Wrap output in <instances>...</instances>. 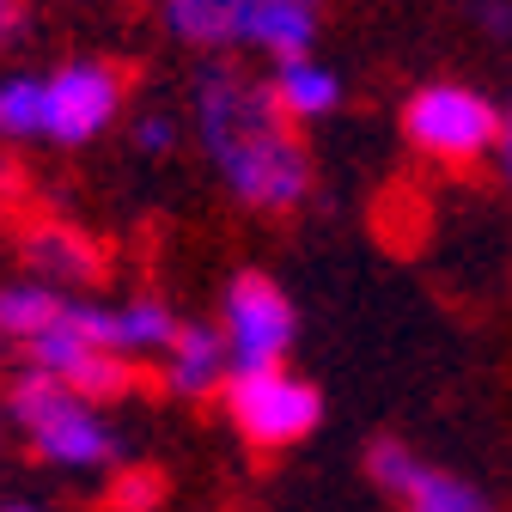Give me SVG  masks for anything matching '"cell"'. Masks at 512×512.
Wrapping results in <instances>:
<instances>
[{
    "label": "cell",
    "instance_id": "603a6c76",
    "mask_svg": "<svg viewBox=\"0 0 512 512\" xmlns=\"http://www.w3.org/2000/svg\"><path fill=\"white\" fill-rule=\"evenodd\" d=\"M0 366H7V336H0Z\"/></svg>",
    "mask_w": 512,
    "mask_h": 512
},
{
    "label": "cell",
    "instance_id": "2e32d148",
    "mask_svg": "<svg viewBox=\"0 0 512 512\" xmlns=\"http://www.w3.org/2000/svg\"><path fill=\"white\" fill-rule=\"evenodd\" d=\"M0 135H7V141L43 135V80L37 74L0 80Z\"/></svg>",
    "mask_w": 512,
    "mask_h": 512
},
{
    "label": "cell",
    "instance_id": "3957f363",
    "mask_svg": "<svg viewBox=\"0 0 512 512\" xmlns=\"http://www.w3.org/2000/svg\"><path fill=\"white\" fill-rule=\"evenodd\" d=\"M220 391H226V415H232L238 439L256 445V452L299 445V439L317 433V421H324L317 384H305L287 366H232Z\"/></svg>",
    "mask_w": 512,
    "mask_h": 512
},
{
    "label": "cell",
    "instance_id": "d4e9b609",
    "mask_svg": "<svg viewBox=\"0 0 512 512\" xmlns=\"http://www.w3.org/2000/svg\"><path fill=\"white\" fill-rule=\"evenodd\" d=\"M0 7H7V0H0Z\"/></svg>",
    "mask_w": 512,
    "mask_h": 512
},
{
    "label": "cell",
    "instance_id": "5b68a950",
    "mask_svg": "<svg viewBox=\"0 0 512 512\" xmlns=\"http://www.w3.org/2000/svg\"><path fill=\"white\" fill-rule=\"evenodd\" d=\"M122 110V74L110 61H68L43 74V135L61 147H86Z\"/></svg>",
    "mask_w": 512,
    "mask_h": 512
},
{
    "label": "cell",
    "instance_id": "d6986e66",
    "mask_svg": "<svg viewBox=\"0 0 512 512\" xmlns=\"http://www.w3.org/2000/svg\"><path fill=\"white\" fill-rule=\"evenodd\" d=\"M135 147H141V153H171V147H177V122H171L165 110L141 116V122H135Z\"/></svg>",
    "mask_w": 512,
    "mask_h": 512
},
{
    "label": "cell",
    "instance_id": "7a4b0ae2",
    "mask_svg": "<svg viewBox=\"0 0 512 512\" xmlns=\"http://www.w3.org/2000/svg\"><path fill=\"white\" fill-rule=\"evenodd\" d=\"M7 409L31 433V452L49 464H110L116 458V433L98 421L92 403H80L68 384H55L49 372H19L7 384Z\"/></svg>",
    "mask_w": 512,
    "mask_h": 512
},
{
    "label": "cell",
    "instance_id": "6da1fadb",
    "mask_svg": "<svg viewBox=\"0 0 512 512\" xmlns=\"http://www.w3.org/2000/svg\"><path fill=\"white\" fill-rule=\"evenodd\" d=\"M196 135L226 177V189L256 214H293L311 189V159L281 116L269 80H250L232 61L196 74Z\"/></svg>",
    "mask_w": 512,
    "mask_h": 512
},
{
    "label": "cell",
    "instance_id": "8fae6325",
    "mask_svg": "<svg viewBox=\"0 0 512 512\" xmlns=\"http://www.w3.org/2000/svg\"><path fill=\"white\" fill-rule=\"evenodd\" d=\"M165 25L189 49H232L250 31V0H165Z\"/></svg>",
    "mask_w": 512,
    "mask_h": 512
},
{
    "label": "cell",
    "instance_id": "4fadbf2b",
    "mask_svg": "<svg viewBox=\"0 0 512 512\" xmlns=\"http://www.w3.org/2000/svg\"><path fill=\"white\" fill-rule=\"evenodd\" d=\"M68 305H74V299H61V293H55V287H43V281L0 287V336L25 348V342L49 336L61 317H68Z\"/></svg>",
    "mask_w": 512,
    "mask_h": 512
},
{
    "label": "cell",
    "instance_id": "ffe728a7",
    "mask_svg": "<svg viewBox=\"0 0 512 512\" xmlns=\"http://www.w3.org/2000/svg\"><path fill=\"white\" fill-rule=\"evenodd\" d=\"M470 19L482 31H494L500 43H512V0H470Z\"/></svg>",
    "mask_w": 512,
    "mask_h": 512
},
{
    "label": "cell",
    "instance_id": "9a60e30c",
    "mask_svg": "<svg viewBox=\"0 0 512 512\" xmlns=\"http://www.w3.org/2000/svg\"><path fill=\"white\" fill-rule=\"evenodd\" d=\"M183 324L165 311V305H153V299H141V305H116V354H147V348H171V336H177Z\"/></svg>",
    "mask_w": 512,
    "mask_h": 512
},
{
    "label": "cell",
    "instance_id": "cb8c5ba5",
    "mask_svg": "<svg viewBox=\"0 0 512 512\" xmlns=\"http://www.w3.org/2000/svg\"><path fill=\"white\" fill-rule=\"evenodd\" d=\"M7 512H31V506H7Z\"/></svg>",
    "mask_w": 512,
    "mask_h": 512
},
{
    "label": "cell",
    "instance_id": "ba28073f",
    "mask_svg": "<svg viewBox=\"0 0 512 512\" xmlns=\"http://www.w3.org/2000/svg\"><path fill=\"white\" fill-rule=\"evenodd\" d=\"M25 263L37 269L43 287H86V281L104 275V244L92 232H80V226L49 220V226L25 232Z\"/></svg>",
    "mask_w": 512,
    "mask_h": 512
},
{
    "label": "cell",
    "instance_id": "44dd1931",
    "mask_svg": "<svg viewBox=\"0 0 512 512\" xmlns=\"http://www.w3.org/2000/svg\"><path fill=\"white\" fill-rule=\"evenodd\" d=\"M19 31H25V7H19V0H7V7H0V49H7Z\"/></svg>",
    "mask_w": 512,
    "mask_h": 512
},
{
    "label": "cell",
    "instance_id": "e0dca14e",
    "mask_svg": "<svg viewBox=\"0 0 512 512\" xmlns=\"http://www.w3.org/2000/svg\"><path fill=\"white\" fill-rule=\"evenodd\" d=\"M421 470H427V464L409 452L403 439H372V445H366V476L391 494V500H403V494L421 482Z\"/></svg>",
    "mask_w": 512,
    "mask_h": 512
},
{
    "label": "cell",
    "instance_id": "5bb4252c",
    "mask_svg": "<svg viewBox=\"0 0 512 512\" xmlns=\"http://www.w3.org/2000/svg\"><path fill=\"white\" fill-rule=\"evenodd\" d=\"M403 512H494V500L476 488V482H464V476H452V470H421V482L403 494Z\"/></svg>",
    "mask_w": 512,
    "mask_h": 512
},
{
    "label": "cell",
    "instance_id": "277c9868",
    "mask_svg": "<svg viewBox=\"0 0 512 512\" xmlns=\"http://www.w3.org/2000/svg\"><path fill=\"white\" fill-rule=\"evenodd\" d=\"M403 135L415 153L439 165H476L482 153L500 147V110L458 80H433L403 104Z\"/></svg>",
    "mask_w": 512,
    "mask_h": 512
},
{
    "label": "cell",
    "instance_id": "7402d4cb",
    "mask_svg": "<svg viewBox=\"0 0 512 512\" xmlns=\"http://www.w3.org/2000/svg\"><path fill=\"white\" fill-rule=\"evenodd\" d=\"M500 171H506V183H512V110H500Z\"/></svg>",
    "mask_w": 512,
    "mask_h": 512
},
{
    "label": "cell",
    "instance_id": "52a82bcc",
    "mask_svg": "<svg viewBox=\"0 0 512 512\" xmlns=\"http://www.w3.org/2000/svg\"><path fill=\"white\" fill-rule=\"evenodd\" d=\"M25 366L31 372H49L55 384H68L80 403H110V397H128L141 384V372L128 366L122 354H104V348L80 342L68 324H55L49 336L25 342Z\"/></svg>",
    "mask_w": 512,
    "mask_h": 512
},
{
    "label": "cell",
    "instance_id": "8992f818",
    "mask_svg": "<svg viewBox=\"0 0 512 512\" xmlns=\"http://www.w3.org/2000/svg\"><path fill=\"white\" fill-rule=\"evenodd\" d=\"M220 330H226L232 366H281V354L293 348V330H299V311L263 269H244L226 287V324Z\"/></svg>",
    "mask_w": 512,
    "mask_h": 512
},
{
    "label": "cell",
    "instance_id": "7c38bea8",
    "mask_svg": "<svg viewBox=\"0 0 512 512\" xmlns=\"http://www.w3.org/2000/svg\"><path fill=\"white\" fill-rule=\"evenodd\" d=\"M269 92L281 104L287 122H311V116H330L342 104V80L324 68V61H311V55H293V61H275V74H269Z\"/></svg>",
    "mask_w": 512,
    "mask_h": 512
},
{
    "label": "cell",
    "instance_id": "9c48e42d",
    "mask_svg": "<svg viewBox=\"0 0 512 512\" xmlns=\"http://www.w3.org/2000/svg\"><path fill=\"white\" fill-rule=\"evenodd\" d=\"M232 372V348H226V330H208V324H183L165 348V391L177 397H202V391H220Z\"/></svg>",
    "mask_w": 512,
    "mask_h": 512
},
{
    "label": "cell",
    "instance_id": "ac0fdd59",
    "mask_svg": "<svg viewBox=\"0 0 512 512\" xmlns=\"http://www.w3.org/2000/svg\"><path fill=\"white\" fill-rule=\"evenodd\" d=\"M159 500H165V470H128V476H116V488L104 494L110 512H153Z\"/></svg>",
    "mask_w": 512,
    "mask_h": 512
},
{
    "label": "cell",
    "instance_id": "30bf717a",
    "mask_svg": "<svg viewBox=\"0 0 512 512\" xmlns=\"http://www.w3.org/2000/svg\"><path fill=\"white\" fill-rule=\"evenodd\" d=\"M317 19H324V0H250V49H269L275 61H293L311 49Z\"/></svg>",
    "mask_w": 512,
    "mask_h": 512
}]
</instances>
